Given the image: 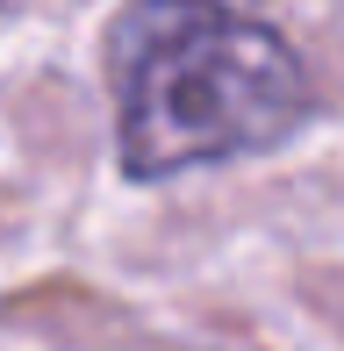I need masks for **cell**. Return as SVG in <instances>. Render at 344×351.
I'll return each instance as SVG.
<instances>
[{
	"mask_svg": "<svg viewBox=\"0 0 344 351\" xmlns=\"http://www.w3.org/2000/svg\"><path fill=\"white\" fill-rule=\"evenodd\" d=\"M115 151L130 180L273 151L308 115L287 36L230 8H136L115 22Z\"/></svg>",
	"mask_w": 344,
	"mask_h": 351,
	"instance_id": "obj_1",
	"label": "cell"
}]
</instances>
